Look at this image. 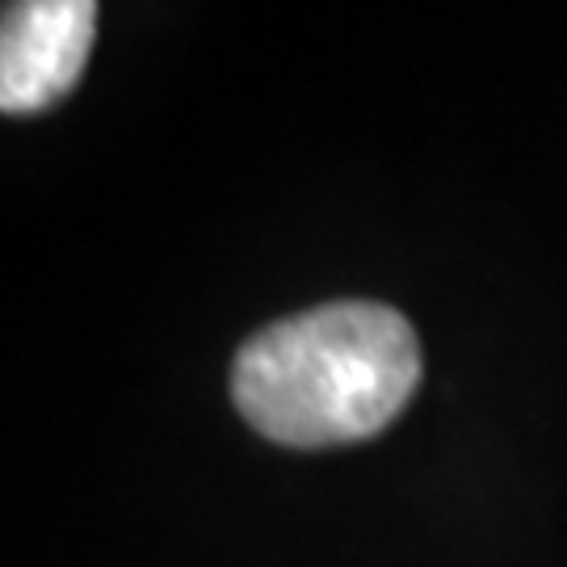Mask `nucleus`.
Instances as JSON below:
<instances>
[{"mask_svg":"<svg viewBox=\"0 0 567 567\" xmlns=\"http://www.w3.org/2000/svg\"><path fill=\"white\" fill-rule=\"evenodd\" d=\"M421 383V341L383 303L311 307L261 328L231 365L248 425L290 450L362 442L386 429Z\"/></svg>","mask_w":567,"mask_h":567,"instance_id":"obj_1","label":"nucleus"},{"mask_svg":"<svg viewBox=\"0 0 567 567\" xmlns=\"http://www.w3.org/2000/svg\"><path fill=\"white\" fill-rule=\"evenodd\" d=\"M97 30L93 0H25L4 9L0 30V110L39 114L81 81Z\"/></svg>","mask_w":567,"mask_h":567,"instance_id":"obj_2","label":"nucleus"}]
</instances>
